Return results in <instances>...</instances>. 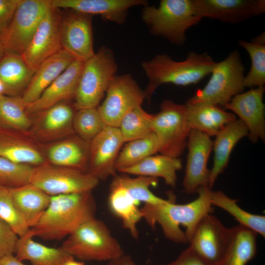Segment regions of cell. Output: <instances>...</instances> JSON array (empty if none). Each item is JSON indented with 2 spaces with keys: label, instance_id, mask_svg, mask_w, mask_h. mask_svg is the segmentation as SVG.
Returning a JSON list of instances; mask_svg holds the SVG:
<instances>
[{
  "label": "cell",
  "instance_id": "6da1fadb",
  "mask_svg": "<svg viewBox=\"0 0 265 265\" xmlns=\"http://www.w3.org/2000/svg\"><path fill=\"white\" fill-rule=\"evenodd\" d=\"M208 186L199 188L198 196L185 204L176 203V195L168 192V198L157 204H144L141 208L142 218L154 228L160 226L164 236L176 243L189 242L200 220L213 211Z\"/></svg>",
  "mask_w": 265,
  "mask_h": 265
},
{
  "label": "cell",
  "instance_id": "7a4b0ae2",
  "mask_svg": "<svg viewBox=\"0 0 265 265\" xmlns=\"http://www.w3.org/2000/svg\"><path fill=\"white\" fill-rule=\"evenodd\" d=\"M96 211L91 192L52 196L48 208L28 232L45 240L60 239L95 217Z\"/></svg>",
  "mask_w": 265,
  "mask_h": 265
},
{
  "label": "cell",
  "instance_id": "3957f363",
  "mask_svg": "<svg viewBox=\"0 0 265 265\" xmlns=\"http://www.w3.org/2000/svg\"><path fill=\"white\" fill-rule=\"evenodd\" d=\"M215 63L208 53L195 52H189L182 61L161 53L143 61L142 68L148 79L144 91L145 99L150 101L156 89L164 83L180 86L197 83L211 74Z\"/></svg>",
  "mask_w": 265,
  "mask_h": 265
},
{
  "label": "cell",
  "instance_id": "277c9868",
  "mask_svg": "<svg viewBox=\"0 0 265 265\" xmlns=\"http://www.w3.org/2000/svg\"><path fill=\"white\" fill-rule=\"evenodd\" d=\"M141 18L152 34L179 46L185 44L186 31L202 19L193 0H161L157 7L148 4Z\"/></svg>",
  "mask_w": 265,
  "mask_h": 265
},
{
  "label": "cell",
  "instance_id": "5b68a950",
  "mask_svg": "<svg viewBox=\"0 0 265 265\" xmlns=\"http://www.w3.org/2000/svg\"><path fill=\"white\" fill-rule=\"evenodd\" d=\"M61 247L74 258L85 261H109L124 254L106 225L95 217L78 227Z\"/></svg>",
  "mask_w": 265,
  "mask_h": 265
},
{
  "label": "cell",
  "instance_id": "8992f818",
  "mask_svg": "<svg viewBox=\"0 0 265 265\" xmlns=\"http://www.w3.org/2000/svg\"><path fill=\"white\" fill-rule=\"evenodd\" d=\"M117 69L113 51L101 47L84 62L74 97L75 108L98 107Z\"/></svg>",
  "mask_w": 265,
  "mask_h": 265
},
{
  "label": "cell",
  "instance_id": "52a82bcc",
  "mask_svg": "<svg viewBox=\"0 0 265 265\" xmlns=\"http://www.w3.org/2000/svg\"><path fill=\"white\" fill-rule=\"evenodd\" d=\"M244 71L240 53L233 51L224 59L216 62L208 83L187 101L224 107L234 96L243 92Z\"/></svg>",
  "mask_w": 265,
  "mask_h": 265
},
{
  "label": "cell",
  "instance_id": "ba28073f",
  "mask_svg": "<svg viewBox=\"0 0 265 265\" xmlns=\"http://www.w3.org/2000/svg\"><path fill=\"white\" fill-rule=\"evenodd\" d=\"M153 132L159 142V152L179 158L186 148L191 129L188 124L185 104L165 100L158 113L153 114Z\"/></svg>",
  "mask_w": 265,
  "mask_h": 265
},
{
  "label": "cell",
  "instance_id": "9c48e42d",
  "mask_svg": "<svg viewBox=\"0 0 265 265\" xmlns=\"http://www.w3.org/2000/svg\"><path fill=\"white\" fill-rule=\"evenodd\" d=\"M99 181L88 172L44 162L33 167L29 183L52 196L91 192Z\"/></svg>",
  "mask_w": 265,
  "mask_h": 265
},
{
  "label": "cell",
  "instance_id": "30bf717a",
  "mask_svg": "<svg viewBox=\"0 0 265 265\" xmlns=\"http://www.w3.org/2000/svg\"><path fill=\"white\" fill-rule=\"evenodd\" d=\"M51 7V0H21L1 38L5 53L21 55Z\"/></svg>",
  "mask_w": 265,
  "mask_h": 265
},
{
  "label": "cell",
  "instance_id": "8fae6325",
  "mask_svg": "<svg viewBox=\"0 0 265 265\" xmlns=\"http://www.w3.org/2000/svg\"><path fill=\"white\" fill-rule=\"evenodd\" d=\"M106 98L98 107L106 126L118 128L123 117L141 106L145 99L135 80L129 74L116 75L106 91Z\"/></svg>",
  "mask_w": 265,
  "mask_h": 265
},
{
  "label": "cell",
  "instance_id": "7c38bea8",
  "mask_svg": "<svg viewBox=\"0 0 265 265\" xmlns=\"http://www.w3.org/2000/svg\"><path fill=\"white\" fill-rule=\"evenodd\" d=\"M231 229L211 213L198 223L189 242L195 254L208 265H215L223 255L230 241Z\"/></svg>",
  "mask_w": 265,
  "mask_h": 265
},
{
  "label": "cell",
  "instance_id": "4fadbf2b",
  "mask_svg": "<svg viewBox=\"0 0 265 265\" xmlns=\"http://www.w3.org/2000/svg\"><path fill=\"white\" fill-rule=\"evenodd\" d=\"M92 16L69 10L60 20L62 49L76 60L85 62L95 53Z\"/></svg>",
  "mask_w": 265,
  "mask_h": 265
},
{
  "label": "cell",
  "instance_id": "5bb4252c",
  "mask_svg": "<svg viewBox=\"0 0 265 265\" xmlns=\"http://www.w3.org/2000/svg\"><path fill=\"white\" fill-rule=\"evenodd\" d=\"M62 49L60 20L52 7L47 11L21 57L34 72Z\"/></svg>",
  "mask_w": 265,
  "mask_h": 265
},
{
  "label": "cell",
  "instance_id": "9a60e30c",
  "mask_svg": "<svg viewBox=\"0 0 265 265\" xmlns=\"http://www.w3.org/2000/svg\"><path fill=\"white\" fill-rule=\"evenodd\" d=\"M212 146L213 141L208 135L191 131L186 142L188 152L183 183L186 193H194L199 188L208 186L210 170L207 163Z\"/></svg>",
  "mask_w": 265,
  "mask_h": 265
},
{
  "label": "cell",
  "instance_id": "2e32d148",
  "mask_svg": "<svg viewBox=\"0 0 265 265\" xmlns=\"http://www.w3.org/2000/svg\"><path fill=\"white\" fill-rule=\"evenodd\" d=\"M124 143L118 128L106 126L89 143L87 172L99 180L115 174V163Z\"/></svg>",
  "mask_w": 265,
  "mask_h": 265
},
{
  "label": "cell",
  "instance_id": "e0dca14e",
  "mask_svg": "<svg viewBox=\"0 0 265 265\" xmlns=\"http://www.w3.org/2000/svg\"><path fill=\"white\" fill-rule=\"evenodd\" d=\"M265 86L256 87L234 96L224 106L239 117L248 130L253 143L265 140V106L263 102Z\"/></svg>",
  "mask_w": 265,
  "mask_h": 265
},
{
  "label": "cell",
  "instance_id": "ac0fdd59",
  "mask_svg": "<svg viewBox=\"0 0 265 265\" xmlns=\"http://www.w3.org/2000/svg\"><path fill=\"white\" fill-rule=\"evenodd\" d=\"M202 18L237 23L265 11V0H193Z\"/></svg>",
  "mask_w": 265,
  "mask_h": 265
},
{
  "label": "cell",
  "instance_id": "d6986e66",
  "mask_svg": "<svg viewBox=\"0 0 265 265\" xmlns=\"http://www.w3.org/2000/svg\"><path fill=\"white\" fill-rule=\"evenodd\" d=\"M51 7L63 8L91 16H100L104 21L120 25L127 19L130 8L148 4L145 0H51Z\"/></svg>",
  "mask_w": 265,
  "mask_h": 265
},
{
  "label": "cell",
  "instance_id": "ffe728a7",
  "mask_svg": "<svg viewBox=\"0 0 265 265\" xmlns=\"http://www.w3.org/2000/svg\"><path fill=\"white\" fill-rule=\"evenodd\" d=\"M83 64L82 61L74 60L36 101L26 107V112H42L63 101L74 99Z\"/></svg>",
  "mask_w": 265,
  "mask_h": 265
},
{
  "label": "cell",
  "instance_id": "44dd1931",
  "mask_svg": "<svg viewBox=\"0 0 265 265\" xmlns=\"http://www.w3.org/2000/svg\"><path fill=\"white\" fill-rule=\"evenodd\" d=\"M76 59L61 49L44 61L34 72L21 97L26 107L36 101L44 90Z\"/></svg>",
  "mask_w": 265,
  "mask_h": 265
},
{
  "label": "cell",
  "instance_id": "7402d4cb",
  "mask_svg": "<svg viewBox=\"0 0 265 265\" xmlns=\"http://www.w3.org/2000/svg\"><path fill=\"white\" fill-rule=\"evenodd\" d=\"M188 124L192 130L201 132L209 136H215L229 123L236 120V115L220 106L202 102L185 104Z\"/></svg>",
  "mask_w": 265,
  "mask_h": 265
},
{
  "label": "cell",
  "instance_id": "603a6c76",
  "mask_svg": "<svg viewBox=\"0 0 265 265\" xmlns=\"http://www.w3.org/2000/svg\"><path fill=\"white\" fill-rule=\"evenodd\" d=\"M248 135V130L239 119L225 126L215 135L213 141V166L210 170L208 187L212 189L218 176L226 168L231 152L238 142Z\"/></svg>",
  "mask_w": 265,
  "mask_h": 265
},
{
  "label": "cell",
  "instance_id": "cb8c5ba5",
  "mask_svg": "<svg viewBox=\"0 0 265 265\" xmlns=\"http://www.w3.org/2000/svg\"><path fill=\"white\" fill-rule=\"evenodd\" d=\"M0 157L13 162L35 166L44 162L41 153L21 132L0 125Z\"/></svg>",
  "mask_w": 265,
  "mask_h": 265
},
{
  "label": "cell",
  "instance_id": "d4e9b609",
  "mask_svg": "<svg viewBox=\"0 0 265 265\" xmlns=\"http://www.w3.org/2000/svg\"><path fill=\"white\" fill-rule=\"evenodd\" d=\"M108 205L112 213L120 218L123 227L134 238H138L137 224L142 219L136 202L122 185L116 176L110 186Z\"/></svg>",
  "mask_w": 265,
  "mask_h": 265
},
{
  "label": "cell",
  "instance_id": "484cf974",
  "mask_svg": "<svg viewBox=\"0 0 265 265\" xmlns=\"http://www.w3.org/2000/svg\"><path fill=\"white\" fill-rule=\"evenodd\" d=\"M89 143L78 135L53 145L48 157L52 164L87 172Z\"/></svg>",
  "mask_w": 265,
  "mask_h": 265
},
{
  "label": "cell",
  "instance_id": "4316f807",
  "mask_svg": "<svg viewBox=\"0 0 265 265\" xmlns=\"http://www.w3.org/2000/svg\"><path fill=\"white\" fill-rule=\"evenodd\" d=\"M13 202L29 228L33 227L48 208L51 196L29 183L11 188Z\"/></svg>",
  "mask_w": 265,
  "mask_h": 265
},
{
  "label": "cell",
  "instance_id": "83f0119b",
  "mask_svg": "<svg viewBox=\"0 0 265 265\" xmlns=\"http://www.w3.org/2000/svg\"><path fill=\"white\" fill-rule=\"evenodd\" d=\"M228 245L215 265H246L257 253V235L240 224L231 228Z\"/></svg>",
  "mask_w": 265,
  "mask_h": 265
},
{
  "label": "cell",
  "instance_id": "f1b7e54d",
  "mask_svg": "<svg viewBox=\"0 0 265 265\" xmlns=\"http://www.w3.org/2000/svg\"><path fill=\"white\" fill-rule=\"evenodd\" d=\"M33 238L28 231L19 237L15 253L19 260L28 261L32 265H61L73 257L62 247H50L35 241Z\"/></svg>",
  "mask_w": 265,
  "mask_h": 265
},
{
  "label": "cell",
  "instance_id": "f546056e",
  "mask_svg": "<svg viewBox=\"0 0 265 265\" xmlns=\"http://www.w3.org/2000/svg\"><path fill=\"white\" fill-rule=\"evenodd\" d=\"M182 160L163 155H152L138 164L120 172L128 174L162 178L166 185L174 188L177 172L182 168Z\"/></svg>",
  "mask_w": 265,
  "mask_h": 265
},
{
  "label": "cell",
  "instance_id": "4dcf8cb0",
  "mask_svg": "<svg viewBox=\"0 0 265 265\" xmlns=\"http://www.w3.org/2000/svg\"><path fill=\"white\" fill-rule=\"evenodd\" d=\"M34 73L20 55L5 53L0 60V80L6 87L8 96H18L25 91Z\"/></svg>",
  "mask_w": 265,
  "mask_h": 265
},
{
  "label": "cell",
  "instance_id": "1f68e13d",
  "mask_svg": "<svg viewBox=\"0 0 265 265\" xmlns=\"http://www.w3.org/2000/svg\"><path fill=\"white\" fill-rule=\"evenodd\" d=\"M212 206H217L228 212L239 223L257 234L265 237V216L246 212L237 204V200L229 197L220 190L210 191Z\"/></svg>",
  "mask_w": 265,
  "mask_h": 265
},
{
  "label": "cell",
  "instance_id": "d6a6232c",
  "mask_svg": "<svg viewBox=\"0 0 265 265\" xmlns=\"http://www.w3.org/2000/svg\"><path fill=\"white\" fill-rule=\"evenodd\" d=\"M42 112L38 126L40 133L52 137L61 132L64 135L74 132L73 122L76 112L69 105L60 103Z\"/></svg>",
  "mask_w": 265,
  "mask_h": 265
},
{
  "label": "cell",
  "instance_id": "836d02e7",
  "mask_svg": "<svg viewBox=\"0 0 265 265\" xmlns=\"http://www.w3.org/2000/svg\"><path fill=\"white\" fill-rule=\"evenodd\" d=\"M158 152L159 142L154 132L144 137L129 141L120 151L115 170L120 172L132 167Z\"/></svg>",
  "mask_w": 265,
  "mask_h": 265
},
{
  "label": "cell",
  "instance_id": "e575fe53",
  "mask_svg": "<svg viewBox=\"0 0 265 265\" xmlns=\"http://www.w3.org/2000/svg\"><path fill=\"white\" fill-rule=\"evenodd\" d=\"M31 124L21 97L0 96V125L23 132Z\"/></svg>",
  "mask_w": 265,
  "mask_h": 265
},
{
  "label": "cell",
  "instance_id": "d590c367",
  "mask_svg": "<svg viewBox=\"0 0 265 265\" xmlns=\"http://www.w3.org/2000/svg\"><path fill=\"white\" fill-rule=\"evenodd\" d=\"M153 116L146 112L141 106L127 113L118 127L124 143L144 137L153 132Z\"/></svg>",
  "mask_w": 265,
  "mask_h": 265
},
{
  "label": "cell",
  "instance_id": "8d00e7d4",
  "mask_svg": "<svg viewBox=\"0 0 265 265\" xmlns=\"http://www.w3.org/2000/svg\"><path fill=\"white\" fill-rule=\"evenodd\" d=\"M116 177L131 197L137 203L142 202L144 204H157L166 200L156 196L150 189L151 186L157 185L158 178L143 176L132 178L125 175Z\"/></svg>",
  "mask_w": 265,
  "mask_h": 265
},
{
  "label": "cell",
  "instance_id": "74e56055",
  "mask_svg": "<svg viewBox=\"0 0 265 265\" xmlns=\"http://www.w3.org/2000/svg\"><path fill=\"white\" fill-rule=\"evenodd\" d=\"M74 132L83 140L90 143L106 126L98 107L77 110L73 122Z\"/></svg>",
  "mask_w": 265,
  "mask_h": 265
},
{
  "label": "cell",
  "instance_id": "f35d334b",
  "mask_svg": "<svg viewBox=\"0 0 265 265\" xmlns=\"http://www.w3.org/2000/svg\"><path fill=\"white\" fill-rule=\"evenodd\" d=\"M238 45L248 53L251 59V67L245 76L244 87L264 86L265 84V45L239 40Z\"/></svg>",
  "mask_w": 265,
  "mask_h": 265
},
{
  "label": "cell",
  "instance_id": "ab89813d",
  "mask_svg": "<svg viewBox=\"0 0 265 265\" xmlns=\"http://www.w3.org/2000/svg\"><path fill=\"white\" fill-rule=\"evenodd\" d=\"M0 218L19 237L25 235L29 229L13 202L11 188L1 186H0Z\"/></svg>",
  "mask_w": 265,
  "mask_h": 265
},
{
  "label": "cell",
  "instance_id": "60d3db41",
  "mask_svg": "<svg viewBox=\"0 0 265 265\" xmlns=\"http://www.w3.org/2000/svg\"><path fill=\"white\" fill-rule=\"evenodd\" d=\"M33 167L0 157V186L13 188L29 184Z\"/></svg>",
  "mask_w": 265,
  "mask_h": 265
},
{
  "label": "cell",
  "instance_id": "b9f144b4",
  "mask_svg": "<svg viewBox=\"0 0 265 265\" xmlns=\"http://www.w3.org/2000/svg\"><path fill=\"white\" fill-rule=\"evenodd\" d=\"M18 239L15 233L0 218V258L15 254Z\"/></svg>",
  "mask_w": 265,
  "mask_h": 265
},
{
  "label": "cell",
  "instance_id": "7bdbcfd3",
  "mask_svg": "<svg viewBox=\"0 0 265 265\" xmlns=\"http://www.w3.org/2000/svg\"><path fill=\"white\" fill-rule=\"evenodd\" d=\"M21 0H0V38L6 32Z\"/></svg>",
  "mask_w": 265,
  "mask_h": 265
},
{
  "label": "cell",
  "instance_id": "ee69618b",
  "mask_svg": "<svg viewBox=\"0 0 265 265\" xmlns=\"http://www.w3.org/2000/svg\"><path fill=\"white\" fill-rule=\"evenodd\" d=\"M165 265H208L200 259L189 246L176 259Z\"/></svg>",
  "mask_w": 265,
  "mask_h": 265
},
{
  "label": "cell",
  "instance_id": "f6af8a7d",
  "mask_svg": "<svg viewBox=\"0 0 265 265\" xmlns=\"http://www.w3.org/2000/svg\"><path fill=\"white\" fill-rule=\"evenodd\" d=\"M107 265H136L132 258L128 255H123L109 261Z\"/></svg>",
  "mask_w": 265,
  "mask_h": 265
},
{
  "label": "cell",
  "instance_id": "bcb514c9",
  "mask_svg": "<svg viewBox=\"0 0 265 265\" xmlns=\"http://www.w3.org/2000/svg\"><path fill=\"white\" fill-rule=\"evenodd\" d=\"M0 265H26L19 260L14 254L4 256L0 258Z\"/></svg>",
  "mask_w": 265,
  "mask_h": 265
},
{
  "label": "cell",
  "instance_id": "7dc6e473",
  "mask_svg": "<svg viewBox=\"0 0 265 265\" xmlns=\"http://www.w3.org/2000/svg\"><path fill=\"white\" fill-rule=\"evenodd\" d=\"M265 33H262L258 36L256 37L255 38H253L252 41L251 42L253 43L257 44L265 45Z\"/></svg>",
  "mask_w": 265,
  "mask_h": 265
},
{
  "label": "cell",
  "instance_id": "c3c4849f",
  "mask_svg": "<svg viewBox=\"0 0 265 265\" xmlns=\"http://www.w3.org/2000/svg\"><path fill=\"white\" fill-rule=\"evenodd\" d=\"M61 265H84V264L82 262L75 260L72 257L66 260Z\"/></svg>",
  "mask_w": 265,
  "mask_h": 265
},
{
  "label": "cell",
  "instance_id": "681fc988",
  "mask_svg": "<svg viewBox=\"0 0 265 265\" xmlns=\"http://www.w3.org/2000/svg\"><path fill=\"white\" fill-rule=\"evenodd\" d=\"M6 95L8 96L7 89L4 84L0 80V96Z\"/></svg>",
  "mask_w": 265,
  "mask_h": 265
},
{
  "label": "cell",
  "instance_id": "f907efd6",
  "mask_svg": "<svg viewBox=\"0 0 265 265\" xmlns=\"http://www.w3.org/2000/svg\"><path fill=\"white\" fill-rule=\"evenodd\" d=\"M5 53V52L1 39L0 38V60L3 57Z\"/></svg>",
  "mask_w": 265,
  "mask_h": 265
}]
</instances>
